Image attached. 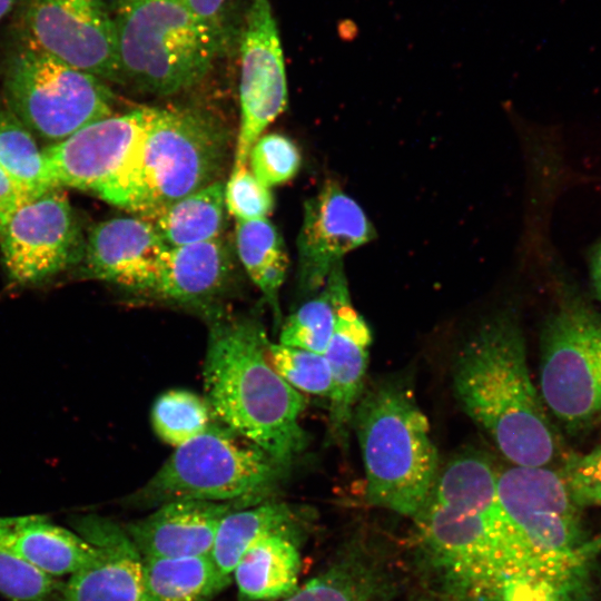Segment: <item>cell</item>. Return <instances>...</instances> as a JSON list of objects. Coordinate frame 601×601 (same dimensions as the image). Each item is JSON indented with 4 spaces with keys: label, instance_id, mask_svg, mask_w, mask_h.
<instances>
[{
    "label": "cell",
    "instance_id": "cell-1",
    "mask_svg": "<svg viewBox=\"0 0 601 601\" xmlns=\"http://www.w3.org/2000/svg\"><path fill=\"white\" fill-rule=\"evenodd\" d=\"M496 471L476 450L451 459L412 518L417 544L428 568L457 599L536 601L497 499Z\"/></svg>",
    "mask_w": 601,
    "mask_h": 601
},
{
    "label": "cell",
    "instance_id": "cell-2",
    "mask_svg": "<svg viewBox=\"0 0 601 601\" xmlns=\"http://www.w3.org/2000/svg\"><path fill=\"white\" fill-rule=\"evenodd\" d=\"M453 390L509 464L561 467L571 452L532 383L513 313L485 318L465 339L454 359Z\"/></svg>",
    "mask_w": 601,
    "mask_h": 601
},
{
    "label": "cell",
    "instance_id": "cell-3",
    "mask_svg": "<svg viewBox=\"0 0 601 601\" xmlns=\"http://www.w3.org/2000/svg\"><path fill=\"white\" fill-rule=\"evenodd\" d=\"M496 492L536 600L594 601L601 533L588 530L561 469L510 464Z\"/></svg>",
    "mask_w": 601,
    "mask_h": 601
},
{
    "label": "cell",
    "instance_id": "cell-4",
    "mask_svg": "<svg viewBox=\"0 0 601 601\" xmlns=\"http://www.w3.org/2000/svg\"><path fill=\"white\" fill-rule=\"evenodd\" d=\"M208 318L204 387L215 418L292 467L308 442L299 424L305 397L272 366L256 319L219 312Z\"/></svg>",
    "mask_w": 601,
    "mask_h": 601
},
{
    "label": "cell",
    "instance_id": "cell-5",
    "mask_svg": "<svg viewBox=\"0 0 601 601\" xmlns=\"http://www.w3.org/2000/svg\"><path fill=\"white\" fill-rule=\"evenodd\" d=\"M228 144L225 126L208 111L154 107L127 164L100 198L148 219L219 180Z\"/></svg>",
    "mask_w": 601,
    "mask_h": 601
},
{
    "label": "cell",
    "instance_id": "cell-6",
    "mask_svg": "<svg viewBox=\"0 0 601 601\" xmlns=\"http://www.w3.org/2000/svg\"><path fill=\"white\" fill-rule=\"evenodd\" d=\"M366 474L371 505L413 518L439 472L427 417L401 381L365 387L352 417Z\"/></svg>",
    "mask_w": 601,
    "mask_h": 601
},
{
    "label": "cell",
    "instance_id": "cell-7",
    "mask_svg": "<svg viewBox=\"0 0 601 601\" xmlns=\"http://www.w3.org/2000/svg\"><path fill=\"white\" fill-rule=\"evenodd\" d=\"M124 85L169 96L198 83L227 48L183 0H116Z\"/></svg>",
    "mask_w": 601,
    "mask_h": 601
},
{
    "label": "cell",
    "instance_id": "cell-8",
    "mask_svg": "<svg viewBox=\"0 0 601 601\" xmlns=\"http://www.w3.org/2000/svg\"><path fill=\"white\" fill-rule=\"evenodd\" d=\"M289 471L254 443L213 423L176 447L125 503L140 509L180 500L259 503L274 497Z\"/></svg>",
    "mask_w": 601,
    "mask_h": 601
},
{
    "label": "cell",
    "instance_id": "cell-9",
    "mask_svg": "<svg viewBox=\"0 0 601 601\" xmlns=\"http://www.w3.org/2000/svg\"><path fill=\"white\" fill-rule=\"evenodd\" d=\"M539 392L566 433L601 424V314L579 298L562 302L544 322Z\"/></svg>",
    "mask_w": 601,
    "mask_h": 601
},
{
    "label": "cell",
    "instance_id": "cell-10",
    "mask_svg": "<svg viewBox=\"0 0 601 601\" xmlns=\"http://www.w3.org/2000/svg\"><path fill=\"white\" fill-rule=\"evenodd\" d=\"M9 108L33 134L52 144L114 115L106 81L17 42L4 73Z\"/></svg>",
    "mask_w": 601,
    "mask_h": 601
},
{
    "label": "cell",
    "instance_id": "cell-11",
    "mask_svg": "<svg viewBox=\"0 0 601 601\" xmlns=\"http://www.w3.org/2000/svg\"><path fill=\"white\" fill-rule=\"evenodd\" d=\"M14 7L18 43L124 85L116 23L106 0H17Z\"/></svg>",
    "mask_w": 601,
    "mask_h": 601
},
{
    "label": "cell",
    "instance_id": "cell-12",
    "mask_svg": "<svg viewBox=\"0 0 601 601\" xmlns=\"http://www.w3.org/2000/svg\"><path fill=\"white\" fill-rule=\"evenodd\" d=\"M85 245L80 219L61 188L23 204L0 227L4 269L21 287L41 286L75 272Z\"/></svg>",
    "mask_w": 601,
    "mask_h": 601
},
{
    "label": "cell",
    "instance_id": "cell-13",
    "mask_svg": "<svg viewBox=\"0 0 601 601\" xmlns=\"http://www.w3.org/2000/svg\"><path fill=\"white\" fill-rule=\"evenodd\" d=\"M240 122L234 166L248 165L253 145L287 105V80L269 0H250L240 30Z\"/></svg>",
    "mask_w": 601,
    "mask_h": 601
},
{
    "label": "cell",
    "instance_id": "cell-14",
    "mask_svg": "<svg viewBox=\"0 0 601 601\" xmlns=\"http://www.w3.org/2000/svg\"><path fill=\"white\" fill-rule=\"evenodd\" d=\"M152 111L139 107L112 115L42 148L57 185L101 197L127 164Z\"/></svg>",
    "mask_w": 601,
    "mask_h": 601
},
{
    "label": "cell",
    "instance_id": "cell-15",
    "mask_svg": "<svg viewBox=\"0 0 601 601\" xmlns=\"http://www.w3.org/2000/svg\"><path fill=\"white\" fill-rule=\"evenodd\" d=\"M375 237V228L362 207L337 181L325 180L304 203L297 236V287L300 294H315L345 254Z\"/></svg>",
    "mask_w": 601,
    "mask_h": 601
},
{
    "label": "cell",
    "instance_id": "cell-16",
    "mask_svg": "<svg viewBox=\"0 0 601 601\" xmlns=\"http://www.w3.org/2000/svg\"><path fill=\"white\" fill-rule=\"evenodd\" d=\"M71 524L96 555L65 583V601H151L144 559L124 525L96 514Z\"/></svg>",
    "mask_w": 601,
    "mask_h": 601
},
{
    "label": "cell",
    "instance_id": "cell-17",
    "mask_svg": "<svg viewBox=\"0 0 601 601\" xmlns=\"http://www.w3.org/2000/svg\"><path fill=\"white\" fill-rule=\"evenodd\" d=\"M167 245L147 219L138 216L100 221L86 236L79 278L101 280L139 295Z\"/></svg>",
    "mask_w": 601,
    "mask_h": 601
},
{
    "label": "cell",
    "instance_id": "cell-18",
    "mask_svg": "<svg viewBox=\"0 0 601 601\" xmlns=\"http://www.w3.org/2000/svg\"><path fill=\"white\" fill-rule=\"evenodd\" d=\"M231 274V255L221 237L167 246L139 296L200 309L210 316L217 313L216 302L228 288Z\"/></svg>",
    "mask_w": 601,
    "mask_h": 601
},
{
    "label": "cell",
    "instance_id": "cell-19",
    "mask_svg": "<svg viewBox=\"0 0 601 601\" xmlns=\"http://www.w3.org/2000/svg\"><path fill=\"white\" fill-rule=\"evenodd\" d=\"M260 503V502H259ZM248 501L180 500L161 504L148 515L124 524L142 558L210 554L221 520Z\"/></svg>",
    "mask_w": 601,
    "mask_h": 601
},
{
    "label": "cell",
    "instance_id": "cell-20",
    "mask_svg": "<svg viewBox=\"0 0 601 601\" xmlns=\"http://www.w3.org/2000/svg\"><path fill=\"white\" fill-rule=\"evenodd\" d=\"M371 343V329L354 308L345 278L338 287L335 326L324 354L331 372L327 433L342 446L348 441L353 411L365 388Z\"/></svg>",
    "mask_w": 601,
    "mask_h": 601
},
{
    "label": "cell",
    "instance_id": "cell-21",
    "mask_svg": "<svg viewBox=\"0 0 601 601\" xmlns=\"http://www.w3.org/2000/svg\"><path fill=\"white\" fill-rule=\"evenodd\" d=\"M300 538L267 533L246 549L233 571L240 601L284 599L298 588Z\"/></svg>",
    "mask_w": 601,
    "mask_h": 601
},
{
    "label": "cell",
    "instance_id": "cell-22",
    "mask_svg": "<svg viewBox=\"0 0 601 601\" xmlns=\"http://www.w3.org/2000/svg\"><path fill=\"white\" fill-rule=\"evenodd\" d=\"M0 523L10 544L50 577L71 575L96 555L87 540L45 515L0 518Z\"/></svg>",
    "mask_w": 601,
    "mask_h": 601
},
{
    "label": "cell",
    "instance_id": "cell-23",
    "mask_svg": "<svg viewBox=\"0 0 601 601\" xmlns=\"http://www.w3.org/2000/svg\"><path fill=\"white\" fill-rule=\"evenodd\" d=\"M303 525L300 511L274 497L234 510L221 520L210 556L220 575L231 581L238 560L255 540L275 532L302 536Z\"/></svg>",
    "mask_w": 601,
    "mask_h": 601
},
{
    "label": "cell",
    "instance_id": "cell-24",
    "mask_svg": "<svg viewBox=\"0 0 601 601\" xmlns=\"http://www.w3.org/2000/svg\"><path fill=\"white\" fill-rule=\"evenodd\" d=\"M390 592L374 559L353 546L282 601H386Z\"/></svg>",
    "mask_w": 601,
    "mask_h": 601
},
{
    "label": "cell",
    "instance_id": "cell-25",
    "mask_svg": "<svg viewBox=\"0 0 601 601\" xmlns=\"http://www.w3.org/2000/svg\"><path fill=\"white\" fill-rule=\"evenodd\" d=\"M147 220L169 247L219 238L226 227L225 184L219 179L164 207Z\"/></svg>",
    "mask_w": 601,
    "mask_h": 601
},
{
    "label": "cell",
    "instance_id": "cell-26",
    "mask_svg": "<svg viewBox=\"0 0 601 601\" xmlns=\"http://www.w3.org/2000/svg\"><path fill=\"white\" fill-rule=\"evenodd\" d=\"M142 559L151 601H213L230 583L210 554Z\"/></svg>",
    "mask_w": 601,
    "mask_h": 601
},
{
    "label": "cell",
    "instance_id": "cell-27",
    "mask_svg": "<svg viewBox=\"0 0 601 601\" xmlns=\"http://www.w3.org/2000/svg\"><path fill=\"white\" fill-rule=\"evenodd\" d=\"M0 167L27 203L60 188L33 134L7 107L0 108Z\"/></svg>",
    "mask_w": 601,
    "mask_h": 601
},
{
    "label": "cell",
    "instance_id": "cell-28",
    "mask_svg": "<svg viewBox=\"0 0 601 601\" xmlns=\"http://www.w3.org/2000/svg\"><path fill=\"white\" fill-rule=\"evenodd\" d=\"M345 278L342 260L333 267L322 290L285 319L278 343L324 355L335 326L338 287Z\"/></svg>",
    "mask_w": 601,
    "mask_h": 601
},
{
    "label": "cell",
    "instance_id": "cell-29",
    "mask_svg": "<svg viewBox=\"0 0 601 601\" xmlns=\"http://www.w3.org/2000/svg\"><path fill=\"white\" fill-rule=\"evenodd\" d=\"M214 417L206 398L186 390L162 393L151 410L156 434L176 447L203 434L214 423Z\"/></svg>",
    "mask_w": 601,
    "mask_h": 601
},
{
    "label": "cell",
    "instance_id": "cell-30",
    "mask_svg": "<svg viewBox=\"0 0 601 601\" xmlns=\"http://www.w3.org/2000/svg\"><path fill=\"white\" fill-rule=\"evenodd\" d=\"M0 594L10 601H65V583L27 561L0 523Z\"/></svg>",
    "mask_w": 601,
    "mask_h": 601
},
{
    "label": "cell",
    "instance_id": "cell-31",
    "mask_svg": "<svg viewBox=\"0 0 601 601\" xmlns=\"http://www.w3.org/2000/svg\"><path fill=\"white\" fill-rule=\"evenodd\" d=\"M267 355L274 370L296 391L329 395L331 372L325 355L269 342Z\"/></svg>",
    "mask_w": 601,
    "mask_h": 601
},
{
    "label": "cell",
    "instance_id": "cell-32",
    "mask_svg": "<svg viewBox=\"0 0 601 601\" xmlns=\"http://www.w3.org/2000/svg\"><path fill=\"white\" fill-rule=\"evenodd\" d=\"M248 162L254 176L270 188L287 183L297 175L302 155L290 138L272 132L256 140L249 151Z\"/></svg>",
    "mask_w": 601,
    "mask_h": 601
},
{
    "label": "cell",
    "instance_id": "cell-33",
    "mask_svg": "<svg viewBox=\"0 0 601 601\" xmlns=\"http://www.w3.org/2000/svg\"><path fill=\"white\" fill-rule=\"evenodd\" d=\"M235 243L238 258L252 280L285 253L283 239L268 218L236 220Z\"/></svg>",
    "mask_w": 601,
    "mask_h": 601
},
{
    "label": "cell",
    "instance_id": "cell-34",
    "mask_svg": "<svg viewBox=\"0 0 601 601\" xmlns=\"http://www.w3.org/2000/svg\"><path fill=\"white\" fill-rule=\"evenodd\" d=\"M225 206L236 220L267 218L274 208V197L270 188L245 165L233 167L225 184Z\"/></svg>",
    "mask_w": 601,
    "mask_h": 601
},
{
    "label": "cell",
    "instance_id": "cell-35",
    "mask_svg": "<svg viewBox=\"0 0 601 601\" xmlns=\"http://www.w3.org/2000/svg\"><path fill=\"white\" fill-rule=\"evenodd\" d=\"M560 469L582 506L601 508V443L587 453L571 451Z\"/></svg>",
    "mask_w": 601,
    "mask_h": 601
},
{
    "label": "cell",
    "instance_id": "cell-36",
    "mask_svg": "<svg viewBox=\"0 0 601 601\" xmlns=\"http://www.w3.org/2000/svg\"><path fill=\"white\" fill-rule=\"evenodd\" d=\"M199 18L209 24L226 46L236 31L238 0H183Z\"/></svg>",
    "mask_w": 601,
    "mask_h": 601
},
{
    "label": "cell",
    "instance_id": "cell-37",
    "mask_svg": "<svg viewBox=\"0 0 601 601\" xmlns=\"http://www.w3.org/2000/svg\"><path fill=\"white\" fill-rule=\"evenodd\" d=\"M26 203L16 184L0 167V227Z\"/></svg>",
    "mask_w": 601,
    "mask_h": 601
},
{
    "label": "cell",
    "instance_id": "cell-38",
    "mask_svg": "<svg viewBox=\"0 0 601 601\" xmlns=\"http://www.w3.org/2000/svg\"><path fill=\"white\" fill-rule=\"evenodd\" d=\"M590 276L594 293L601 302V242L597 245L590 258Z\"/></svg>",
    "mask_w": 601,
    "mask_h": 601
},
{
    "label": "cell",
    "instance_id": "cell-39",
    "mask_svg": "<svg viewBox=\"0 0 601 601\" xmlns=\"http://www.w3.org/2000/svg\"><path fill=\"white\" fill-rule=\"evenodd\" d=\"M16 1L17 0H0V20L14 8Z\"/></svg>",
    "mask_w": 601,
    "mask_h": 601
}]
</instances>
